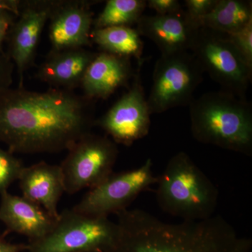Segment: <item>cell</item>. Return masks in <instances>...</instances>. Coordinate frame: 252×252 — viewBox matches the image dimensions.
Returning <instances> with one entry per match:
<instances>
[{
  "mask_svg": "<svg viewBox=\"0 0 252 252\" xmlns=\"http://www.w3.org/2000/svg\"><path fill=\"white\" fill-rule=\"evenodd\" d=\"M84 252H104L103 251H101V250H93V251H87Z\"/></svg>",
  "mask_w": 252,
  "mask_h": 252,
  "instance_id": "cell-29",
  "label": "cell"
},
{
  "mask_svg": "<svg viewBox=\"0 0 252 252\" xmlns=\"http://www.w3.org/2000/svg\"><path fill=\"white\" fill-rule=\"evenodd\" d=\"M157 185L158 203L169 215L183 220H207L215 215L218 190L185 152L170 158Z\"/></svg>",
  "mask_w": 252,
  "mask_h": 252,
  "instance_id": "cell-4",
  "label": "cell"
},
{
  "mask_svg": "<svg viewBox=\"0 0 252 252\" xmlns=\"http://www.w3.org/2000/svg\"><path fill=\"white\" fill-rule=\"evenodd\" d=\"M17 16L6 14L0 16V51L3 49V44L6 42L10 28Z\"/></svg>",
  "mask_w": 252,
  "mask_h": 252,
  "instance_id": "cell-26",
  "label": "cell"
},
{
  "mask_svg": "<svg viewBox=\"0 0 252 252\" xmlns=\"http://www.w3.org/2000/svg\"><path fill=\"white\" fill-rule=\"evenodd\" d=\"M130 59L102 51L89 64L81 88L86 98L107 99L128 84L135 74Z\"/></svg>",
  "mask_w": 252,
  "mask_h": 252,
  "instance_id": "cell-15",
  "label": "cell"
},
{
  "mask_svg": "<svg viewBox=\"0 0 252 252\" xmlns=\"http://www.w3.org/2000/svg\"><path fill=\"white\" fill-rule=\"evenodd\" d=\"M185 2V12L192 21L197 23L198 20L211 12L218 0H186Z\"/></svg>",
  "mask_w": 252,
  "mask_h": 252,
  "instance_id": "cell-23",
  "label": "cell"
},
{
  "mask_svg": "<svg viewBox=\"0 0 252 252\" xmlns=\"http://www.w3.org/2000/svg\"><path fill=\"white\" fill-rule=\"evenodd\" d=\"M90 6L86 1H54L49 18L51 51L91 45L94 18Z\"/></svg>",
  "mask_w": 252,
  "mask_h": 252,
  "instance_id": "cell-12",
  "label": "cell"
},
{
  "mask_svg": "<svg viewBox=\"0 0 252 252\" xmlns=\"http://www.w3.org/2000/svg\"><path fill=\"white\" fill-rule=\"evenodd\" d=\"M21 2L19 0H0V16L11 14L18 16Z\"/></svg>",
  "mask_w": 252,
  "mask_h": 252,
  "instance_id": "cell-27",
  "label": "cell"
},
{
  "mask_svg": "<svg viewBox=\"0 0 252 252\" xmlns=\"http://www.w3.org/2000/svg\"><path fill=\"white\" fill-rule=\"evenodd\" d=\"M91 39L104 52L131 59H142L144 43L138 31L127 26L93 30Z\"/></svg>",
  "mask_w": 252,
  "mask_h": 252,
  "instance_id": "cell-19",
  "label": "cell"
},
{
  "mask_svg": "<svg viewBox=\"0 0 252 252\" xmlns=\"http://www.w3.org/2000/svg\"><path fill=\"white\" fill-rule=\"evenodd\" d=\"M14 64L4 50L0 51V94L11 88Z\"/></svg>",
  "mask_w": 252,
  "mask_h": 252,
  "instance_id": "cell-24",
  "label": "cell"
},
{
  "mask_svg": "<svg viewBox=\"0 0 252 252\" xmlns=\"http://www.w3.org/2000/svg\"><path fill=\"white\" fill-rule=\"evenodd\" d=\"M54 1H21L19 14L10 28L7 54L23 86L24 74L34 62L41 33L49 21Z\"/></svg>",
  "mask_w": 252,
  "mask_h": 252,
  "instance_id": "cell-11",
  "label": "cell"
},
{
  "mask_svg": "<svg viewBox=\"0 0 252 252\" xmlns=\"http://www.w3.org/2000/svg\"><path fill=\"white\" fill-rule=\"evenodd\" d=\"M203 74L190 51L160 55L154 67L153 82L147 97L151 114L189 106Z\"/></svg>",
  "mask_w": 252,
  "mask_h": 252,
  "instance_id": "cell-6",
  "label": "cell"
},
{
  "mask_svg": "<svg viewBox=\"0 0 252 252\" xmlns=\"http://www.w3.org/2000/svg\"><path fill=\"white\" fill-rule=\"evenodd\" d=\"M252 21V1L218 0L210 14L197 21L200 28L228 34L243 29Z\"/></svg>",
  "mask_w": 252,
  "mask_h": 252,
  "instance_id": "cell-18",
  "label": "cell"
},
{
  "mask_svg": "<svg viewBox=\"0 0 252 252\" xmlns=\"http://www.w3.org/2000/svg\"><path fill=\"white\" fill-rule=\"evenodd\" d=\"M18 180L23 197L59 218V203L65 192L60 165L40 162L24 167Z\"/></svg>",
  "mask_w": 252,
  "mask_h": 252,
  "instance_id": "cell-16",
  "label": "cell"
},
{
  "mask_svg": "<svg viewBox=\"0 0 252 252\" xmlns=\"http://www.w3.org/2000/svg\"><path fill=\"white\" fill-rule=\"evenodd\" d=\"M117 232L109 217L94 216L74 208L61 212L54 228L44 238L28 243V252L103 251Z\"/></svg>",
  "mask_w": 252,
  "mask_h": 252,
  "instance_id": "cell-5",
  "label": "cell"
},
{
  "mask_svg": "<svg viewBox=\"0 0 252 252\" xmlns=\"http://www.w3.org/2000/svg\"><path fill=\"white\" fill-rule=\"evenodd\" d=\"M24 167L14 154L0 147V194L18 180Z\"/></svg>",
  "mask_w": 252,
  "mask_h": 252,
  "instance_id": "cell-21",
  "label": "cell"
},
{
  "mask_svg": "<svg viewBox=\"0 0 252 252\" xmlns=\"http://www.w3.org/2000/svg\"><path fill=\"white\" fill-rule=\"evenodd\" d=\"M94 111V101L74 91L10 88L0 94V142L13 154L68 150L91 132Z\"/></svg>",
  "mask_w": 252,
  "mask_h": 252,
  "instance_id": "cell-1",
  "label": "cell"
},
{
  "mask_svg": "<svg viewBox=\"0 0 252 252\" xmlns=\"http://www.w3.org/2000/svg\"><path fill=\"white\" fill-rule=\"evenodd\" d=\"M152 166V159L148 158L137 168L113 172L99 185L89 189L73 208L86 215L107 217L128 209L142 192L157 184L158 177L154 175Z\"/></svg>",
  "mask_w": 252,
  "mask_h": 252,
  "instance_id": "cell-9",
  "label": "cell"
},
{
  "mask_svg": "<svg viewBox=\"0 0 252 252\" xmlns=\"http://www.w3.org/2000/svg\"><path fill=\"white\" fill-rule=\"evenodd\" d=\"M147 6L161 16L177 14L184 10L177 0H148Z\"/></svg>",
  "mask_w": 252,
  "mask_h": 252,
  "instance_id": "cell-25",
  "label": "cell"
},
{
  "mask_svg": "<svg viewBox=\"0 0 252 252\" xmlns=\"http://www.w3.org/2000/svg\"><path fill=\"white\" fill-rule=\"evenodd\" d=\"M141 36L153 41L161 55L191 51L199 26L185 10L170 15H143L137 23Z\"/></svg>",
  "mask_w": 252,
  "mask_h": 252,
  "instance_id": "cell-13",
  "label": "cell"
},
{
  "mask_svg": "<svg viewBox=\"0 0 252 252\" xmlns=\"http://www.w3.org/2000/svg\"><path fill=\"white\" fill-rule=\"evenodd\" d=\"M60 165L65 193L73 195L93 189L113 172L117 161V144L108 137L89 132L68 149Z\"/></svg>",
  "mask_w": 252,
  "mask_h": 252,
  "instance_id": "cell-8",
  "label": "cell"
},
{
  "mask_svg": "<svg viewBox=\"0 0 252 252\" xmlns=\"http://www.w3.org/2000/svg\"><path fill=\"white\" fill-rule=\"evenodd\" d=\"M227 36L247 64L252 68V21L243 29Z\"/></svg>",
  "mask_w": 252,
  "mask_h": 252,
  "instance_id": "cell-22",
  "label": "cell"
},
{
  "mask_svg": "<svg viewBox=\"0 0 252 252\" xmlns=\"http://www.w3.org/2000/svg\"><path fill=\"white\" fill-rule=\"evenodd\" d=\"M96 54L86 49L51 51L39 66L36 77L53 89L74 91L81 87L86 70Z\"/></svg>",
  "mask_w": 252,
  "mask_h": 252,
  "instance_id": "cell-17",
  "label": "cell"
},
{
  "mask_svg": "<svg viewBox=\"0 0 252 252\" xmlns=\"http://www.w3.org/2000/svg\"><path fill=\"white\" fill-rule=\"evenodd\" d=\"M144 63V59L138 61L128 91L94 122L116 144L131 146L148 135L152 114L141 78Z\"/></svg>",
  "mask_w": 252,
  "mask_h": 252,
  "instance_id": "cell-10",
  "label": "cell"
},
{
  "mask_svg": "<svg viewBox=\"0 0 252 252\" xmlns=\"http://www.w3.org/2000/svg\"><path fill=\"white\" fill-rule=\"evenodd\" d=\"M190 52L203 69L223 90L246 99L252 68L247 64L228 36L208 28H199Z\"/></svg>",
  "mask_w": 252,
  "mask_h": 252,
  "instance_id": "cell-7",
  "label": "cell"
},
{
  "mask_svg": "<svg viewBox=\"0 0 252 252\" xmlns=\"http://www.w3.org/2000/svg\"><path fill=\"white\" fill-rule=\"evenodd\" d=\"M147 7L145 0H108L94 21V30L137 25Z\"/></svg>",
  "mask_w": 252,
  "mask_h": 252,
  "instance_id": "cell-20",
  "label": "cell"
},
{
  "mask_svg": "<svg viewBox=\"0 0 252 252\" xmlns=\"http://www.w3.org/2000/svg\"><path fill=\"white\" fill-rule=\"evenodd\" d=\"M189 107L195 140L251 157L252 109L246 99L214 91L193 99Z\"/></svg>",
  "mask_w": 252,
  "mask_h": 252,
  "instance_id": "cell-3",
  "label": "cell"
},
{
  "mask_svg": "<svg viewBox=\"0 0 252 252\" xmlns=\"http://www.w3.org/2000/svg\"><path fill=\"white\" fill-rule=\"evenodd\" d=\"M0 201V220L10 232L24 235L29 243L44 238L56 220L42 207L25 197L4 192Z\"/></svg>",
  "mask_w": 252,
  "mask_h": 252,
  "instance_id": "cell-14",
  "label": "cell"
},
{
  "mask_svg": "<svg viewBox=\"0 0 252 252\" xmlns=\"http://www.w3.org/2000/svg\"><path fill=\"white\" fill-rule=\"evenodd\" d=\"M117 232L104 252H251L252 239L220 215L167 223L139 209L117 214Z\"/></svg>",
  "mask_w": 252,
  "mask_h": 252,
  "instance_id": "cell-2",
  "label": "cell"
},
{
  "mask_svg": "<svg viewBox=\"0 0 252 252\" xmlns=\"http://www.w3.org/2000/svg\"><path fill=\"white\" fill-rule=\"evenodd\" d=\"M27 250V244L11 243L0 238V252H22Z\"/></svg>",
  "mask_w": 252,
  "mask_h": 252,
  "instance_id": "cell-28",
  "label": "cell"
}]
</instances>
